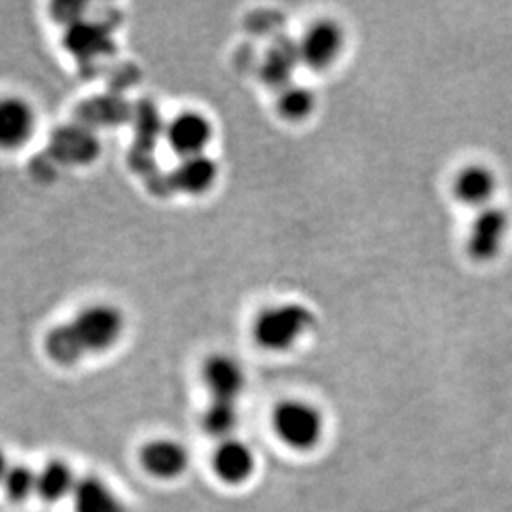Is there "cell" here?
<instances>
[{"label": "cell", "instance_id": "cell-18", "mask_svg": "<svg viewBox=\"0 0 512 512\" xmlns=\"http://www.w3.org/2000/svg\"><path fill=\"white\" fill-rule=\"evenodd\" d=\"M298 63H300V55L296 46H277L266 55L262 74L270 84L279 86L281 90L291 84V74Z\"/></svg>", "mask_w": 512, "mask_h": 512}, {"label": "cell", "instance_id": "cell-1", "mask_svg": "<svg viewBox=\"0 0 512 512\" xmlns=\"http://www.w3.org/2000/svg\"><path fill=\"white\" fill-rule=\"evenodd\" d=\"M313 321V313L304 304H274L256 315L253 321V340L264 351L283 353L294 348L310 332Z\"/></svg>", "mask_w": 512, "mask_h": 512}, {"label": "cell", "instance_id": "cell-13", "mask_svg": "<svg viewBox=\"0 0 512 512\" xmlns=\"http://www.w3.org/2000/svg\"><path fill=\"white\" fill-rule=\"evenodd\" d=\"M217 179L219 167L207 154L183 158L173 173L175 188L190 196H202L209 192L217 183Z\"/></svg>", "mask_w": 512, "mask_h": 512}, {"label": "cell", "instance_id": "cell-10", "mask_svg": "<svg viewBox=\"0 0 512 512\" xmlns=\"http://www.w3.org/2000/svg\"><path fill=\"white\" fill-rule=\"evenodd\" d=\"M497 186L494 169L484 164H469L456 173L452 190L459 203L480 211L492 205Z\"/></svg>", "mask_w": 512, "mask_h": 512}, {"label": "cell", "instance_id": "cell-20", "mask_svg": "<svg viewBox=\"0 0 512 512\" xmlns=\"http://www.w3.org/2000/svg\"><path fill=\"white\" fill-rule=\"evenodd\" d=\"M10 461H8V456H6V452L0 448V484H2V480H4V476L8 473V469H10Z\"/></svg>", "mask_w": 512, "mask_h": 512}, {"label": "cell", "instance_id": "cell-3", "mask_svg": "<svg viewBox=\"0 0 512 512\" xmlns=\"http://www.w3.org/2000/svg\"><path fill=\"white\" fill-rule=\"evenodd\" d=\"M272 427L277 439L285 446L308 452L323 439L325 420L315 404L302 399H287L275 406Z\"/></svg>", "mask_w": 512, "mask_h": 512}, {"label": "cell", "instance_id": "cell-19", "mask_svg": "<svg viewBox=\"0 0 512 512\" xmlns=\"http://www.w3.org/2000/svg\"><path fill=\"white\" fill-rule=\"evenodd\" d=\"M38 471L27 463L10 465L0 488L12 503H25L31 495L37 494Z\"/></svg>", "mask_w": 512, "mask_h": 512}, {"label": "cell", "instance_id": "cell-7", "mask_svg": "<svg viewBox=\"0 0 512 512\" xmlns=\"http://www.w3.org/2000/svg\"><path fill=\"white\" fill-rule=\"evenodd\" d=\"M213 135L215 131L211 120L198 110H186L177 114L165 131L167 145L181 160L205 154L213 141Z\"/></svg>", "mask_w": 512, "mask_h": 512}, {"label": "cell", "instance_id": "cell-9", "mask_svg": "<svg viewBox=\"0 0 512 512\" xmlns=\"http://www.w3.org/2000/svg\"><path fill=\"white\" fill-rule=\"evenodd\" d=\"M202 382L215 401L236 403L245 387V372L230 355H211L202 366Z\"/></svg>", "mask_w": 512, "mask_h": 512}, {"label": "cell", "instance_id": "cell-8", "mask_svg": "<svg viewBox=\"0 0 512 512\" xmlns=\"http://www.w3.org/2000/svg\"><path fill=\"white\" fill-rule=\"evenodd\" d=\"M139 463L158 480H173L186 471L190 456L179 440L152 439L141 446Z\"/></svg>", "mask_w": 512, "mask_h": 512}, {"label": "cell", "instance_id": "cell-12", "mask_svg": "<svg viewBox=\"0 0 512 512\" xmlns=\"http://www.w3.org/2000/svg\"><path fill=\"white\" fill-rule=\"evenodd\" d=\"M74 512H129L124 499L99 476H84L74 490Z\"/></svg>", "mask_w": 512, "mask_h": 512}, {"label": "cell", "instance_id": "cell-4", "mask_svg": "<svg viewBox=\"0 0 512 512\" xmlns=\"http://www.w3.org/2000/svg\"><path fill=\"white\" fill-rule=\"evenodd\" d=\"M38 128V112L35 105L19 95H0V152H16L27 147Z\"/></svg>", "mask_w": 512, "mask_h": 512}, {"label": "cell", "instance_id": "cell-2", "mask_svg": "<svg viewBox=\"0 0 512 512\" xmlns=\"http://www.w3.org/2000/svg\"><path fill=\"white\" fill-rule=\"evenodd\" d=\"M84 355H99L116 348L126 332V315L110 302H90L67 319Z\"/></svg>", "mask_w": 512, "mask_h": 512}, {"label": "cell", "instance_id": "cell-16", "mask_svg": "<svg viewBox=\"0 0 512 512\" xmlns=\"http://www.w3.org/2000/svg\"><path fill=\"white\" fill-rule=\"evenodd\" d=\"M275 107L281 114V118L289 122H302L313 114V110L317 107V97L313 90L306 86L289 84L279 90Z\"/></svg>", "mask_w": 512, "mask_h": 512}, {"label": "cell", "instance_id": "cell-6", "mask_svg": "<svg viewBox=\"0 0 512 512\" xmlns=\"http://www.w3.org/2000/svg\"><path fill=\"white\" fill-rule=\"evenodd\" d=\"M509 226V215L501 207L490 205L480 209L469 226L467 253L476 262L495 260L507 241Z\"/></svg>", "mask_w": 512, "mask_h": 512}, {"label": "cell", "instance_id": "cell-11", "mask_svg": "<svg viewBox=\"0 0 512 512\" xmlns=\"http://www.w3.org/2000/svg\"><path fill=\"white\" fill-rule=\"evenodd\" d=\"M213 471L224 484L239 486L255 473V454L243 440H220L213 454Z\"/></svg>", "mask_w": 512, "mask_h": 512}, {"label": "cell", "instance_id": "cell-15", "mask_svg": "<svg viewBox=\"0 0 512 512\" xmlns=\"http://www.w3.org/2000/svg\"><path fill=\"white\" fill-rule=\"evenodd\" d=\"M42 349L54 365L65 366V368L78 365L86 357L67 321L57 323L46 330L42 338Z\"/></svg>", "mask_w": 512, "mask_h": 512}, {"label": "cell", "instance_id": "cell-14", "mask_svg": "<svg viewBox=\"0 0 512 512\" xmlns=\"http://www.w3.org/2000/svg\"><path fill=\"white\" fill-rule=\"evenodd\" d=\"M78 476L65 459H50L38 469L37 495L46 503H59L73 497Z\"/></svg>", "mask_w": 512, "mask_h": 512}, {"label": "cell", "instance_id": "cell-5", "mask_svg": "<svg viewBox=\"0 0 512 512\" xmlns=\"http://www.w3.org/2000/svg\"><path fill=\"white\" fill-rule=\"evenodd\" d=\"M344 29L332 19H319L298 42L300 63L313 71H327L344 52Z\"/></svg>", "mask_w": 512, "mask_h": 512}, {"label": "cell", "instance_id": "cell-17", "mask_svg": "<svg viewBox=\"0 0 512 512\" xmlns=\"http://www.w3.org/2000/svg\"><path fill=\"white\" fill-rule=\"evenodd\" d=\"M239 412L238 404L230 401H215L207 404L203 410L202 427L205 433H209L215 439H232L234 429L238 427Z\"/></svg>", "mask_w": 512, "mask_h": 512}]
</instances>
